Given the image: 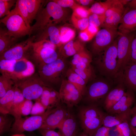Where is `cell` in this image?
<instances>
[{
  "label": "cell",
  "mask_w": 136,
  "mask_h": 136,
  "mask_svg": "<svg viewBox=\"0 0 136 136\" xmlns=\"http://www.w3.org/2000/svg\"><path fill=\"white\" fill-rule=\"evenodd\" d=\"M78 136H89V135L85 132H82L79 134Z\"/></svg>",
  "instance_id": "6f0895ef"
},
{
  "label": "cell",
  "mask_w": 136,
  "mask_h": 136,
  "mask_svg": "<svg viewBox=\"0 0 136 136\" xmlns=\"http://www.w3.org/2000/svg\"><path fill=\"white\" fill-rule=\"evenodd\" d=\"M128 4L131 8H136V0H131Z\"/></svg>",
  "instance_id": "9f6ffc18"
},
{
  "label": "cell",
  "mask_w": 136,
  "mask_h": 136,
  "mask_svg": "<svg viewBox=\"0 0 136 136\" xmlns=\"http://www.w3.org/2000/svg\"><path fill=\"white\" fill-rule=\"evenodd\" d=\"M17 0H0V18L8 15L10 13V10Z\"/></svg>",
  "instance_id": "d590c367"
},
{
  "label": "cell",
  "mask_w": 136,
  "mask_h": 136,
  "mask_svg": "<svg viewBox=\"0 0 136 136\" xmlns=\"http://www.w3.org/2000/svg\"><path fill=\"white\" fill-rule=\"evenodd\" d=\"M17 61L0 59V72L1 75L9 77L12 79Z\"/></svg>",
  "instance_id": "1f68e13d"
},
{
  "label": "cell",
  "mask_w": 136,
  "mask_h": 136,
  "mask_svg": "<svg viewBox=\"0 0 136 136\" xmlns=\"http://www.w3.org/2000/svg\"><path fill=\"white\" fill-rule=\"evenodd\" d=\"M118 33L117 29L104 28L99 30L92 44V52L96 55L100 54L112 43Z\"/></svg>",
  "instance_id": "8fae6325"
},
{
  "label": "cell",
  "mask_w": 136,
  "mask_h": 136,
  "mask_svg": "<svg viewBox=\"0 0 136 136\" xmlns=\"http://www.w3.org/2000/svg\"><path fill=\"white\" fill-rule=\"evenodd\" d=\"M35 67L31 61L26 57L17 60L12 79L17 81L30 77L35 74Z\"/></svg>",
  "instance_id": "5bb4252c"
},
{
  "label": "cell",
  "mask_w": 136,
  "mask_h": 136,
  "mask_svg": "<svg viewBox=\"0 0 136 136\" xmlns=\"http://www.w3.org/2000/svg\"><path fill=\"white\" fill-rule=\"evenodd\" d=\"M12 121L7 114H1L0 115V135L1 136L11 128Z\"/></svg>",
  "instance_id": "8d00e7d4"
},
{
  "label": "cell",
  "mask_w": 136,
  "mask_h": 136,
  "mask_svg": "<svg viewBox=\"0 0 136 136\" xmlns=\"http://www.w3.org/2000/svg\"><path fill=\"white\" fill-rule=\"evenodd\" d=\"M129 122L133 134L136 136V110L131 109Z\"/></svg>",
  "instance_id": "c3c4849f"
},
{
  "label": "cell",
  "mask_w": 136,
  "mask_h": 136,
  "mask_svg": "<svg viewBox=\"0 0 136 136\" xmlns=\"http://www.w3.org/2000/svg\"><path fill=\"white\" fill-rule=\"evenodd\" d=\"M15 85L20 90L26 99L31 100L39 99L47 86L39 75L35 74L17 81Z\"/></svg>",
  "instance_id": "8992f818"
},
{
  "label": "cell",
  "mask_w": 136,
  "mask_h": 136,
  "mask_svg": "<svg viewBox=\"0 0 136 136\" xmlns=\"http://www.w3.org/2000/svg\"><path fill=\"white\" fill-rule=\"evenodd\" d=\"M51 88L46 86L39 99V100L47 110L51 108L50 107V90Z\"/></svg>",
  "instance_id": "60d3db41"
},
{
  "label": "cell",
  "mask_w": 136,
  "mask_h": 136,
  "mask_svg": "<svg viewBox=\"0 0 136 136\" xmlns=\"http://www.w3.org/2000/svg\"><path fill=\"white\" fill-rule=\"evenodd\" d=\"M10 13L19 15L23 19L28 27L30 29L31 26L25 0H17L15 8L11 11Z\"/></svg>",
  "instance_id": "83f0119b"
},
{
  "label": "cell",
  "mask_w": 136,
  "mask_h": 136,
  "mask_svg": "<svg viewBox=\"0 0 136 136\" xmlns=\"http://www.w3.org/2000/svg\"><path fill=\"white\" fill-rule=\"evenodd\" d=\"M57 48L55 45L47 40L34 42L25 57H29L39 68L55 61L60 56L56 51Z\"/></svg>",
  "instance_id": "7a4b0ae2"
},
{
  "label": "cell",
  "mask_w": 136,
  "mask_h": 136,
  "mask_svg": "<svg viewBox=\"0 0 136 136\" xmlns=\"http://www.w3.org/2000/svg\"><path fill=\"white\" fill-rule=\"evenodd\" d=\"M34 42L46 40L50 42L59 49L61 46L59 28L56 25L48 26L34 35Z\"/></svg>",
  "instance_id": "e0dca14e"
},
{
  "label": "cell",
  "mask_w": 136,
  "mask_h": 136,
  "mask_svg": "<svg viewBox=\"0 0 136 136\" xmlns=\"http://www.w3.org/2000/svg\"><path fill=\"white\" fill-rule=\"evenodd\" d=\"M36 100L32 108L30 113L31 116L41 115L44 113L47 110L39 99Z\"/></svg>",
  "instance_id": "ee69618b"
},
{
  "label": "cell",
  "mask_w": 136,
  "mask_h": 136,
  "mask_svg": "<svg viewBox=\"0 0 136 136\" xmlns=\"http://www.w3.org/2000/svg\"><path fill=\"white\" fill-rule=\"evenodd\" d=\"M58 128L62 136H78L79 135L76 118L73 114L68 111Z\"/></svg>",
  "instance_id": "ffe728a7"
},
{
  "label": "cell",
  "mask_w": 136,
  "mask_h": 136,
  "mask_svg": "<svg viewBox=\"0 0 136 136\" xmlns=\"http://www.w3.org/2000/svg\"><path fill=\"white\" fill-rule=\"evenodd\" d=\"M118 76L120 78L119 82L109 92L103 105L107 112L120 99L125 92L126 86L121 77Z\"/></svg>",
  "instance_id": "2e32d148"
},
{
  "label": "cell",
  "mask_w": 136,
  "mask_h": 136,
  "mask_svg": "<svg viewBox=\"0 0 136 136\" xmlns=\"http://www.w3.org/2000/svg\"><path fill=\"white\" fill-rule=\"evenodd\" d=\"M76 73L82 78L87 83L93 77V73L91 66L84 70H80L71 67Z\"/></svg>",
  "instance_id": "b9f144b4"
},
{
  "label": "cell",
  "mask_w": 136,
  "mask_h": 136,
  "mask_svg": "<svg viewBox=\"0 0 136 136\" xmlns=\"http://www.w3.org/2000/svg\"><path fill=\"white\" fill-rule=\"evenodd\" d=\"M131 109L119 113L112 115L105 114L103 120V125L109 128L119 125L129 119Z\"/></svg>",
  "instance_id": "603a6c76"
},
{
  "label": "cell",
  "mask_w": 136,
  "mask_h": 136,
  "mask_svg": "<svg viewBox=\"0 0 136 136\" xmlns=\"http://www.w3.org/2000/svg\"><path fill=\"white\" fill-rule=\"evenodd\" d=\"M117 40V63L116 76L121 74L128 63L130 61L131 44L135 33L132 32L120 33Z\"/></svg>",
  "instance_id": "52a82bcc"
},
{
  "label": "cell",
  "mask_w": 136,
  "mask_h": 136,
  "mask_svg": "<svg viewBox=\"0 0 136 136\" xmlns=\"http://www.w3.org/2000/svg\"><path fill=\"white\" fill-rule=\"evenodd\" d=\"M114 0H108L104 2H98L93 3L88 9L90 14H103L112 5Z\"/></svg>",
  "instance_id": "d6a6232c"
},
{
  "label": "cell",
  "mask_w": 136,
  "mask_h": 136,
  "mask_svg": "<svg viewBox=\"0 0 136 136\" xmlns=\"http://www.w3.org/2000/svg\"><path fill=\"white\" fill-rule=\"evenodd\" d=\"M0 22L6 26L8 33L16 39L29 35L30 30L23 19L17 14L10 13Z\"/></svg>",
  "instance_id": "30bf717a"
},
{
  "label": "cell",
  "mask_w": 136,
  "mask_h": 136,
  "mask_svg": "<svg viewBox=\"0 0 136 136\" xmlns=\"http://www.w3.org/2000/svg\"><path fill=\"white\" fill-rule=\"evenodd\" d=\"M14 87V95L11 108L21 103L26 99L21 91L15 84Z\"/></svg>",
  "instance_id": "f6af8a7d"
},
{
  "label": "cell",
  "mask_w": 136,
  "mask_h": 136,
  "mask_svg": "<svg viewBox=\"0 0 136 136\" xmlns=\"http://www.w3.org/2000/svg\"><path fill=\"white\" fill-rule=\"evenodd\" d=\"M75 1L79 4L84 6L90 5L94 2L93 0H76Z\"/></svg>",
  "instance_id": "11a10c76"
},
{
  "label": "cell",
  "mask_w": 136,
  "mask_h": 136,
  "mask_svg": "<svg viewBox=\"0 0 136 136\" xmlns=\"http://www.w3.org/2000/svg\"><path fill=\"white\" fill-rule=\"evenodd\" d=\"M30 24L47 1L42 0H25Z\"/></svg>",
  "instance_id": "4316f807"
},
{
  "label": "cell",
  "mask_w": 136,
  "mask_h": 136,
  "mask_svg": "<svg viewBox=\"0 0 136 136\" xmlns=\"http://www.w3.org/2000/svg\"><path fill=\"white\" fill-rule=\"evenodd\" d=\"M109 128L102 126L96 130L93 136H109Z\"/></svg>",
  "instance_id": "f5cc1de1"
},
{
  "label": "cell",
  "mask_w": 136,
  "mask_h": 136,
  "mask_svg": "<svg viewBox=\"0 0 136 136\" xmlns=\"http://www.w3.org/2000/svg\"><path fill=\"white\" fill-rule=\"evenodd\" d=\"M65 75L67 80L74 85L81 94L83 96L86 93L87 83L71 67L67 69Z\"/></svg>",
  "instance_id": "cb8c5ba5"
},
{
  "label": "cell",
  "mask_w": 136,
  "mask_h": 136,
  "mask_svg": "<svg viewBox=\"0 0 136 136\" xmlns=\"http://www.w3.org/2000/svg\"><path fill=\"white\" fill-rule=\"evenodd\" d=\"M18 39L9 34L7 29H0V55L15 44Z\"/></svg>",
  "instance_id": "484cf974"
},
{
  "label": "cell",
  "mask_w": 136,
  "mask_h": 136,
  "mask_svg": "<svg viewBox=\"0 0 136 136\" xmlns=\"http://www.w3.org/2000/svg\"><path fill=\"white\" fill-rule=\"evenodd\" d=\"M129 119L116 126V130L121 136H131L133 134L129 124Z\"/></svg>",
  "instance_id": "ab89813d"
},
{
  "label": "cell",
  "mask_w": 136,
  "mask_h": 136,
  "mask_svg": "<svg viewBox=\"0 0 136 136\" xmlns=\"http://www.w3.org/2000/svg\"><path fill=\"white\" fill-rule=\"evenodd\" d=\"M88 18L89 25L98 28L102 26L105 20L103 14H91Z\"/></svg>",
  "instance_id": "7bdbcfd3"
},
{
  "label": "cell",
  "mask_w": 136,
  "mask_h": 136,
  "mask_svg": "<svg viewBox=\"0 0 136 136\" xmlns=\"http://www.w3.org/2000/svg\"><path fill=\"white\" fill-rule=\"evenodd\" d=\"M130 60L136 62V32L131 43Z\"/></svg>",
  "instance_id": "816d5d0a"
},
{
  "label": "cell",
  "mask_w": 136,
  "mask_h": 136,
  "mask_svg": "<svg viewBox=\"0 0 136 136\" xmlns=\"http://www.w3.org/2000/svg\"><path fill=\"white\" fill-rule=\"evenodd\" d=\"M119 75L128 89L136 91V62L130 60Z\"/></svg>",
  "instance_id": "44dd1931"
},
{
  "label": "cell",
  "mask_w": 136,
  "mask_h": 136,
  "mask_svg": "<svg viewBox=\"0 0 136 136\" xmlns=\"http://www.w3.org/2000/svg\"><path fill=\"white\" fill-rule=\"evenodd\" d=\"M133 108L134 109L136 110V105L135 106H134Z\"/></svg>",
  "instance_id": "91938a15"
},
{
  "label": "cell",
  "mask_w": 136,
  "mask_h": 136,
  "mask_svg": "<svg viewBox=\"0 0 136 136\" xmlns=\"http://www.w3.org/2000/svg\"><path fill=\"white\" fill-rule=\"evenodd\" d=\"M71 19L74 26L80 31L86 29L89 25L88 18L79 19L72 15Z\"/></svg>",
  "instance_id": "f35d334b"
},
{
  "label": "cell",
  "mask_w": 136,
  "mask_h": 136,
  "mask_svg": "<svg viewBox=\"0 0 136 136\" xmlns=\"http://www.w3.org/2000/svg\"><path fill=\"white\" fill-rule=\"evenodd\" d=\"M117 40H114L106 48L103 56L96 62L100 72L107 78H116L117 63Z\"/></svg>",
  "instance_id": "277c9868"
},
{
  "label": "cell",
  "mask_w": 136,
  "mask_h": 136,
  "mask_svg": "<svg viewBox=\"0 0 136 136\" xmlns=\"http://www.w3.org/2000/svg\"><path fill=\"white\" fill-rule=\"evenodd\" d=\"M59 28L61 46L74 39L76 33L73 28L67 25H63Z\"/></svg>",
  "instance_id": "4dcf8cb0"
},
{
  "label": "cell",
  "mask_w": 136,
  "mask_h": 136,
  "mask_svg": "<svg viewBox=\"0 0 136 136\" xmlns=\"http://www.w3.org/2000/svg\"><path fill=\"white\" fill-rule=\"evenodd\" d=\"M124 10L118 11L105 18L101 26L104 28L117 29L124 13Z\"/></svg>",
  "instance_id": "f546056e"
},
{
  "label": "cell",
  "mask_w": 136,
  "mask_h": 136,
  "mask_svg": "<svg viewBox=\"0 0 136 136\" xmlns=\"http://www.w3.org/2000/svg\"><path fill=\"white\" fill-rule=\"evenodd\" d=\"M33 103L31 100L25 99L18 105L12 108L9 114L15 118L30 114Z\"/></svg>",
  "instance_id": "d4e9b609"
},
{
  "label": "cell",
  "mask_w": 136,
  "mask_h": 136,
  "mask_svg": "<svg viewBox=\"0 0 136 136\" xmlns=\"http://www.w3.org/2000/svg\"><path fill=\"white\" fill-rule=\"evenodd\" d=\"M35 39L34 36H31L26 40L15 44L0 55V59L18 60L25 57Z\"/></svg>",
  "instance_id": "4fadbf2b"
},
{
  "label": "cell",
  "mask_w": 136,
  "mask_h": 136,
  "mask_svg": "<svg viewBox=\"0 0 136 136\" xmlns=\"http://www.w3.org/2000/svg\"><path fill=\"white\" fill-rule=\"evenodd\" d=\"M39 130L42 136H62L59 131L56 132L53 129H40Z\"/></svg>",
  "instance_id": "f907efd6"
},
{
  "label": "cell",
  "mask_w": 136,
  "mask_h": 136,
  "mask_svg": "<svg viewBox=\"0 0 136 136\" xmlns=\"http://www.w3.org/2000/svg\"><path fill=\"white\" fill-rule=\"evenodd\" d=\"M50 107L52 108L60 104L61 99L59 92L51 88L50 90Z\"/></svg>",
  "instance_id": "bcb514c9"
},
{
  "label": "cell",
  "mask_w": 136,
  "mask_h": 136,
  "mask_svg": "<svg viewBox=\"0 0 136 136\" xmlns=\"http://www.w3.org/2000/svg\"><path fill=\"white\" fill-rule=\"evenodd\" d=\"M61 7L64 8H70L71 9L76 6L78 4L74 0H53Z\"/></svg>",
  "instance_id": "7dc6e473"
},
{
  "label": "cell",
  "mask_w": 136,
  "mask_h": 136,
  "mask_svg": "<svg viewBox=\"0 0 136 136\" xmlns=\"http://www.w3.org/2000/svg\"><path fill=\"white\" fill-rule=\"evenodd\" d=\"M105 114L97 106L88 105L81 108L78 116L83 131L89 136H93L98 129L102 126Z\"/></svg>",
  "instance_id": "3957f363"
},
{
  "label": "cell",
  "mask_w": 136,
  "mask_h": 136,
  "mask_svg": "<svg viewBox=\"0 0 136 136\" xmlns=\"http://www.w3.org/2000/svg\"><path fill=\"white\" fill-rule=\"evenodd\" d=\"M67 112L65 108L60 104L55 108L53 109L40 129L54 130L56 128H58L64 120Z\"/></svg>",
  "instance_id": "9a60e30c"
},
{
  "label": "cell",
  "mask_w": 136,
  "mask_h": 136,
  "mask_svg": "<svg viewBox=\"0 0 136 136\" xmlns=\"http://www.w3.org/2000/svg\"><path fill=\"white\" fill-rule=\"evenodd\" d=\"M91 66L90 64L84 62H80L76 65L71 66V67L78 70H82L87 69Z\"/></svg>",
  "instance_id": "db71d44e"
},
{
  "label": "cell",
  "mask_w": 136,
  "mask_h": 136,
  "mask_svg": "<svg viewBox=\"0 0 136 136\" xmlns=\"http://www.w3.org/2000/svg\"><path fill=\"white\" fill-rule=\"evenodd\" d=\"M14 86L12 89L0 98V112L1 114H9L14 96Z\"/></svg>",
  "instance_id": "f1b7e54d"
},
{
  "label": "cell",
  "mask_w": 136,
  "mask_h": 136,
  "mask_svg": "<svg viewBox=\"0 0 136 136\" xmlns=\"http://www.w3.org/2000/svg\"><path fill=\"white\" fill-rule=\"evenodd\" d=\"M119 33L132 32L136 30V8H131L124 13L119 23Z\"/></svg>",
  "instance_id": "d6986e66"
},
{
  "label": "cell",
  "mask_w": 136,
  "mask_h": 136,
  "mask_svg": "<svg viewBox=\"0 0 136 136\" xmlns=\"http://www.w3.org/2000/svg\"><path fill=\"white\" fill-rule=\"evenodd\" d=\"M106 79H99L87 87L84 100L88 105L98 106L103 105L106 96L111 89V84Z\"/></svg>",
  "instance_id": "ba28073f"
},
{
  "label": "cell",
  "mask_w": 136,
  "mask_h": 136,
  "mask_svg": "<svg viewBox=\"0 0 136 136\" xmlns=\"http://www.w3.org/2000/svg\"><path fill=\"white\" fill-rule=\"evenodd\" d=\"M12 136H26L24 134L21 133H16L15 134Z\"/></svg>",
  "instance_id": "680465c9"
},
{
  "label": "cell",
  "mask_w": 136,
  "mask_h": 136,
  "mask_svg": "<svg viewBox=\"0 0 136 136\" xmlns=\"http://www.w3.org/2000/svg\"><path fill=\"white\" fill-rule=\"evenodd\" d=\"M59 92L61 102L69 108L77 105L83 97L76 87L66 79L62 81Z\"/></svg>",
  "instance_id": "7c38bea8"
},
{
  "label": "cell",
  "mask_w": 136,
  "mask_h": 136,
  "mask_svg": "<svg viewBox=\"0 0 136 136\" xmlns=\"http://www.w3.org/2000/svg\"><path fill=\"white\" fill-rule=\"evenodd\" d=\"M134 100L133 91L128 89L120 99L107 112L109 114L112 115L125 112L131 109Z\"/></svg>",
  "instance_id": "ac0fdd59"
},
{
  "label": "cell",
  "mask_w": 136,
  "mask_h": 136,
  "mask_svg": "<svg viewBox=\"0 0 136 136\" xmlns=\"http://www.w3.org/2000/svg\"><path fill=\"white\" fill-rule=\"evenodd\" d=\"M92 60L89 54L85 50L76 54L73 56L71 61V66H73L82 62L90 64Z\"/></svg>",
  "instance_id": "e575fe53"
},
{
  "label": "cell",
  "mask_w": 136,
  "mask_h": 136,
  "mask_svg": "<svg viewBox=\"0 0 136 136\" xmlns=\"http://www.w3.org/2000/svg\"><path fill=\"white\" fill-rule=\"evenodd\" d=\"M53 109H48L44 113L40 115L15 118L10 131L15 134L21 133L24 131H32L40 129Z\"/></svg>",
  "instance_id": "9c48e42d"
},
{
  "label": "cell",
  "mask_w": 136,
  "mask_h": 136,
  "mask_svg": "<svg viewBox=\"0 0 136 136\" xmlns=\"http://www.w3.org/2000/svg\"><path fill=\"white\" fill-rule=\"evenodd\" d=\"M72 10L73 12L72 15L78 18H88L91 14L88 9L78 4Z\"/></svg>",
  "instance_id": "74e56055"
},
{
  "label": "cell",
  "mask_w": 136,
  "mask_h": 136,
  "mask_svg": "<svg viewBox=\"0 0 136 136\" xmlns=\"http://www.w3.org/2000/svg\"><path fill=\"white\" fill-rule=\"evenodd\" d=\"M58 49L60 55L66 58L73 56L85 49L84 42L80 40L73 39L62 46Z\"/></svg>",
  "instance_id": "7402d4cb"
},
{
  "label": "cell",
  "mask_w": 136,
  "mask_h": 136,
  "mask_svg": "<svg viewBox=\"0 0 136 136\" xmlns=\"http://www.w3.org/2000/svg\"><path fill=\"white\" fill-rule=\"evenodd\" d=\"M15 84L14 81L10 78L1 75L0 76V98L12 89Z\"/></svg>",
  "instance_id": "836d02e7"
},
{
  "label": "cell",
  "mask_w": 136,
  "mask_h": 136,
  "mask_svg": "<svg viewBox=\"0 0 136 136\" xmlns=\"http://www.w3.org/2000/svg\"><path fill=\"white\" fill-rule=\"evenodd\" d=\"M94 36L86 29L80 31L79 35L80 40L83 42L89 41L92 39Z\"/></svg>",
  "instance_id": "681fc988"
},
{
  "label": "cell",
  "mask_w": 136,
  "mask_h": 136,
  "mask_svg": "<svg viewBox=\"0 0 136 136\" xmlns=\"http://www.w3.org/2000/svg\"><path fill=\"white\" fill-rule=\"evenodd\" d=\"M69 13L67 8L61 7L52 0L47 1L36 18L35 22L31 26L29 37L48 26L65 21Z\"/></svg>",
  "instance_id": "6da1fadb"
},
{
  "label": "cell",
  "mask_w": 136,
  "mask_h": 136,
  "mask_svg": "<svg viewBox=\"0 0 136 136\" xmlns=\"http://www.w3.org/2000/svg\"><path fill=\"white\" fill-rule=\"evenodd\" d=\"M64 58L60 56L55 61L39 68L38 75L45 84H56L61 82L63 79L62 78L67 70Z\"/></svg>",
  "instance_id": "5b68a950"
}]
</instances>
